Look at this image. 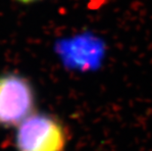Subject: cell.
Returning <instances> with one entry per match:
<instances>
[{"label":"cell","mask_w":152,"mask_h":151,"mask_svg":"<svg viewBox=\"0 0 152 151\" xmlns=\"http://www.w3.org/2000/svg\"><path fill=\"white\" fill-rule=\"evenodd\" d=\"M35 96L33 85L16 74L0 76V126L18 127L34 114Z\"/></svg>","instance_id":"cell-2"},{"label":"cell","mask_w":152,"mask_h":151,"mask_svg":"<svg viewBox=\"0 0 152 151\" xmlns=\"http://www.w3.org/2000/svg\"><path fill=\"white\" fill-rule=\"evenodd\" d=\"M93 46L92 42H86V40H80V41H76L73 43V45L70 46L71 49V57L73 59L76 60V65L77 66V62L82 61L83 62V67L86 66V63L87 60H91V54H97L98 53V48L94 47L91 48Z\"/></svg>","instance_id":"cell-3"},{"label":"cell","mask_w":152,"mask_h":151,"mask_svg":"<svg viewBox=\"0 0 152 151\" xmlns=\"http://www.w3.org/2000/svg\"><path fill=\"white\" fill-rule=\"evenodd\" d=\"M21 2H31V1H34V0H19Z\"/></svg>","instance_id":"cell-4"},{"label":"cell","mask_w":152,"mask_h":151,"mask_svg":"<svg viewBox=\"0 0 152 151\" xmlns=\"http://www.w3.org/2000/svg\"><path fill=\"white\" fill-rule=\"evenodd\" d=\"M67 131L59 120L47 114L34 113L17 127L18 151H64Z\"/></svg>","instance_id":"cell-1"}]
</instances>
